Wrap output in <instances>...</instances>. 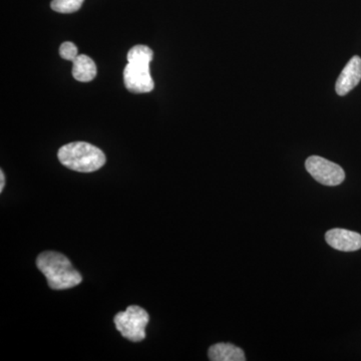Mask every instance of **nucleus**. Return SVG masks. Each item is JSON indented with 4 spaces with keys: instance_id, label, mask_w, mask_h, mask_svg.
<instances>
[{
    "instance_id": "nucleus-1",
    "label": "nucleus",
    "mask_w": 361,
    "mask_h": 361,
    "mask_svg": "<svg viewBox=\"0 0 361 361\" xmlns=\"http://www.w3.org/2000/svg\"><path fill=\"white\" fill-rule=\"evenodd\" d=\"M37 266L54 290L73 288L82 281L80 273L73 267L68 258L59 252H42L37 258Z\"/></svg>"
},
{
    "instance_id": "nucleus-2",
    "label": "nucleus",
    "mask_w": 361,
    "mask_h": 361,
    "mask_svg": "<svg viewBox=\"0 0 361 361\" xmlns=\"http://www.w3.org/2000/svg\"><path fill=\"white\" fill-rule=\"evenodd\" d=\"M58 157L61 165L80 173L96 172L106 164L104 152L85 142L65 145L59 149Z\"/></svg>"
},
{
    "instance_id": "nucleus-3",
    "label": "nucleus",
    "mask_w": 361,
    "mask_h": 361,
    "mask_svg": "<svg viewBox=\"0 0 361 361\" xmlns=\"http://www.w3.org/2000/svg\"><path fill=\"white\" fill-rule=\"evenodd\" d=\"M149 316L144 308L132 305L127 310L118 312L114 322L116 329L128 341L140 342L146 338V327L149 324Z\"/></svg>"
},
{
    "instance_id": "nucleus-4",
    "label": "nucleus",
    "mask_w": 361,
    "mask_h": 361,
    "mask_svg": "<svg viewBox=\"0 0 361 361\" xmlns=\"http://www.w3.org/2000/svg\"><path fill=\"white\" fill-rule=\"evenodd\" d=\"M305 168L313 179L324 186H338L345 179V173L341 166L322 157H310L305 161Z\"/></svg>"
},
{
    "instance_id": "nucleus-5",
    "label": "nucleus",
    "mask_w": 361,
    "mask_h": 361,
    "mask_svg": "<svg viewBox=\"0 0 361 361\" xmlns=\"http://www.w3.org/2000/svg\"><path fill=\"white\" fill-rule=\"evenodd\" d=\"M123 80L127 90L133 94H146L155 87L149 73V65L144 63H128L123 70Z\"/></svg>"
},
{
    "instance_id": "nucleus-6",
    "label": "nucleus",
    "mask_w": 361,
    "mask_h": 361,
    "mask_svg": "<svg viewBox=\"0 0 361 361\" xmlns=\"http://www.w3.org/2000/svg\"><path fill=\"white\" fill-rule=\"evenodd\" d=\"M325 240L329 246L338 251L353 252L361 249V235L349 230L334 228L326 232Z\"/></svg>"
},
{
    "instance_id": "nucleus-7",
    "label": "nucleus",
    "mask_w": 361,
    "mask_h": 361,
    "mask_svg": "<svg viewBox=\"0 0 361 361\" xmlns=\"http://www.w3.org/2000/svg\"><path fill=\"white\" fill-rule=\"evenodd\" d=\"M361 80V59L353 56L337 78L336 90L338 96H346Z\"/></svg>"
},
{
    "instance_id": "nucleus-8",
    "label": "nucleus",
    "mask_w": 361,
    "mask_h": 361,
    "mask_svg": "<svg viewBox=\"0 0 361 361\" xmlns=\"http://www.w3.org/2000/svg\"><path fill=\"white\" fill-rule=\"evenodd\" d=\"M209 360L212 361H245L246 356L243 349L232 343L214 344L209 348Z\"/></svg>"
},
{
    "instance_id": "nucleus-9",
    "label": "nucleus",
    "mask_w": 361,
    "mask_h": 361,
    "mask_svg": "<svg viewBox=\"0 0 361 361\" xmlns=\"http://www.w3.org/2000/svg\"><path fill=\"white\" fill-rule=\"evenodd\" d=\"M73 63V75L78 82H89L96 78V63L90 56L80 54Z\"/></svg>"
},
{
    "instance_id": "nucleus-10",
    "label": "nucleus",
    "mask_w": 361,
    "mask_h": 361,
    "mask_svg": "<svg viewBox=\"0 0 361 361\" xmlns=\"http://www.w3.org/2000/svg\"><path fill=\"white\" fill-rule=\"evenodd\" d=\"M154 58V52L149 47L144 44L135 45L128 52V63H144L149 65Z\"/></svg>"
},
{
    "instance_id": "nucleus-11",
    "label": "nucleus",
    "mask_w": 361,
    "mask_h": 361,
    "mask_svg": "<svg viewBox=\"0 0 361 361\" xmlns=\"http://www.w3.org/2000/svg\"><path fill=\"white\" fill-rule=\"evenodd\" d=\"M85 0H52V11L59 13H73L82 7Z\"/></svg>"
},
{
    "instance_id": "nucleus-12",
    "label": "nucleus",
    "mask_w": 361,
    "mask_h": 361,
    "mask_svg": "<svg viewBox=\"0 0 361 361\" xmlns=\"http://www.w3.org/2000/svg\"><path fill=\"white\" fill-rule=\"evenodd\" d=\"M78 47H75V44L71 42H63V44L61 45V47H59V54H61V58L66 59V61H75L78 56Z\"/></svg>"
},
{
    "instance_id": "nucleus-13",
    "label": "nucleus",
    "mask_w": 361,
    "mask_h": 361,
    "mask_svg": "<svg viewBox=\"0 0 361 361\" xmlns=\"http://www.w3.org/2000/svg\"><path fill=\"white\" fill-rule=\"evenodd\" d=\"M6 186V177H4V171H0V192L4 191V188Z\"/></svg>"
}]
</instances>
